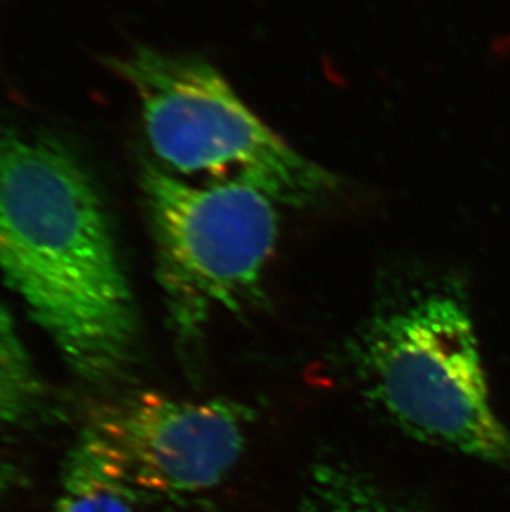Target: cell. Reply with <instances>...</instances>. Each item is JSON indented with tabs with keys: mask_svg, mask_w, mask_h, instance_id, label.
<instances>
[{
	"mask_svg": "<svg viewBox=\"0 0 510 512\" xmlns=\"http://www.w3.org/2000/svg\"><path fill=\"white\" fill-rule=\"evenodd\" d=\"M0 272L80 377L125 370L138 322L105 204L47 136L0 131Z\"/></svg>",
	"mask_w": 510,
	"mask_h": 512,
	"instance_id": "1",
	"label": "cell"
},
{
	"mask_svg": "<svg viewBox=\"0 0 510 512\" xmlns=\"http://www.w3.org/2000/svg\"><path fill=\"white\" fill-rule=\"evenodd\" d=\"M366 398L406 435L510 471L469 307L421 290L376 310L350 345Z\"/></svg>",
	"mask_w": 510,
	"mask_h": 512,
	"instance_id": "2",
	"label": "cell"
},
{
	"mask_svg": "<svg viewBox=\"0 0 510 512\" xmlns=\"http://www.w3.org/2000/svg\"><path fill=\"white\" fill-rule=\"evenodd\" d=\"M111 67L138 95L163 170L198 184H244L279 206L307 208L337 178L270 130L201 58L138 47Z\"/></svg>",
	"mask_w": 510,
	"mask_h": 512,
	"instance_id": "3",
	"label": "cell"
},
{
	"mask_svg": "<svg viewBox=\"0 0 510 512\" xmlns=\"http://www.w3.org/2000/svg\"><path fill=\"white\" fill-rule=\"evenodd\" d=\"M158 276L171 322L193 347L212 315L257 304L279 239L274 199L244 184H198L143 171Z\"/></svg>",
	"mask_w": 510,
	"mask_h": 512,
	"instance_id": "4",
	"label": "cell"
},
{
	"mask_svg": "<svg viewBox=\"0 0 510 512\" xmlns=\"http://www.w3.org/2000/svg\"><path fill=\"white\" fill-rule=\"evenodd\" d=\"M252 413L234 400L158 393L100 406L82 441L136 494L184 496L221 484L244 453Z\"/></svg>",
	"mask_w": 510,
	"mask_h": 512,
	"instance_id": "5",
	"label": "cell"
},
{
	"mask_svg": "<svg viewBox=\"0 0 510 512\" xmlns=\"http://www.w3.org/2000/svg\"><path fill=\"white\" fill-rule=\"evenodd\" d=\"M302 512H424L345 464H320L313 468L302 499Z\"/></svg>",
	"mask_w": 510,
	"mask_h": 512,
	"instance_id": "6",
	"label": "cell"
},
{
	"mask_svg": "<svg viewBox=\"0 0 510 512\" xmlns=\"http://www.w3.org/2000/svg\"><path fill=\"white\" fill-rule=\"evenodd\" d=\"M138 494L80 441L67 466L62 494L52 512H136Z\"/></svg>",
	"mask_w": 510,
	"mask_h": 512,
	"instance_id": "7",
	"label": "cell"
},
{
	"mask_svg": "<svg viewBox=\"0 0 510 512\" xmlns=\"http://www.w3.org/2000/svg\"><path fill=\"white\" fill-rule=\"evenodd\" d=\"M44 390L9 312L0 304V426L14 425L37 408Z\"/></svg>",
	"mask_w": 510,
	"mask_h": 512,
	"instance_id": "8",
	"label": "cell"
},
{
	"mask_svg": "<svg viewBox=\"0 0 510 512\" xmlns=\"http://www.w3.org/2000/svg\"><path fill=\"white\" fill-rule=\"evenodd\" d=\"M17 481H19L17 468L0 456V503L4 501L5 496L12 491V488H15Z\"/></svg>",
	"mask_w": 510,
	"mask_h": 512,
	"instance_id": "9",
	"label": "cell"
}]
</instances>
